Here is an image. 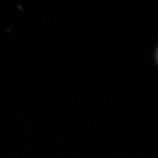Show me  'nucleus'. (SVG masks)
Wrapping results in <instances>:
<instances>
[]
</instances>
